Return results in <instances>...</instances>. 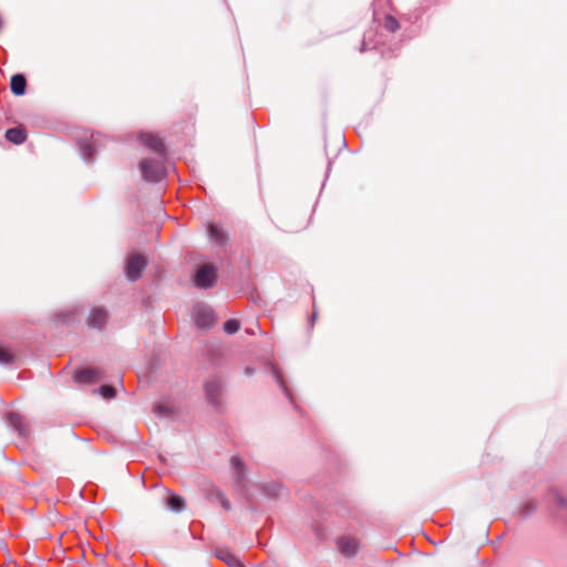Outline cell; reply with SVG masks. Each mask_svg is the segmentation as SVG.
I'll return each instance as SVG.
<instances>
[{"mask_svg":"<svg viewBox=\"0 0 567 567\" xmlns=\"http://www.w3.org/2000/svg\"><path fill=\"white\" fill-rule=\"evenodd\" d=\"M193 282L199 289H211L216 285L218 280V268L214 263L202 262L195 267L193 272Z\"/></svg>","mask_w":567,"mask_h":567,"instance_id":"obj_1","label":"cell"},{"mask_svg":"<svg viewBox=\"0 0 567 567\" xmlns=\"http://www.w3.org/2000/svg\"><path fill=\"white\" fill-rule=\"evenodd\" d=\"M139 169L142 177L150 183L162 182L167 175V170L164 162L154 158H145L141 160Z\"/></svg>","mask_w":567,"mask_h":567,"instance_id":"obj_2","label":"cell"},{"mask_svg":"<svg viewBox=\"0 0 567 567\" xmlns=\"http://www.w3.org/2000/svg\"><path fill=\"white\" fill-rule=\"evenodd\" d=\"M193 323L201 330H210L217 323V314L210 305L197 302L192 309Z\"/></svg>","mask_w":567,"mask_h":567,"instance_id":"obj_3","label":"cell"},{"mask_svg":"<svg viewBox=\"0 0 567 567\" xmlns=\"http://www.w3.org/2000/svg\"><path fill=\"white\" fill-rule=\"evenodd\" d=\"M147 263H149V260L143 252L134 250V252L128 254L124 264V274L126 278L131 281L139 280L145 272Z\"/></svg>","mask_w":567,"mask_h":567,"instance_id":"obj_4","label":"cell"},{"mask_svg":"<svg viewBox=\"0 0 567 567\" xmlns=\"http://www.w3.org/2000/svg\"><path fill=\"white\" fill-rule=\"evenodd\" d=\"M224 382L217 377H211L204 383V395L206 401L214 409H221L224 404Z\"/></svg>","mask_w":567,"mask_h":567,"instance_id":"obj_5","label":"cell"},{"mask_svg":"<svg viewBox=\"0 0 567 567\" xmlns=\"http://www.w3.org/2000/svg\"><path fill=\"white\" fill-rule=\"evenodd\" d=\"M105 376V372L98 366L86 365L81 366L73 373L75 382L80 384H94L99 382Z\"/></svg>","mask_w":567,"mask_h":567,"instance_id":"obj_6","label":"cell"},{"mask_svg":"<svg viewBox=\"0 0 567 567\" xmlns=\"http://www.w3.org/2000/svg\"><path fill=\"white\" fill-rule=\"evenodd\" d=\"M337 546L341 555L347 558H352L357 555L360 550V542L356 536L345 534L337 539Z\"/></svg>","mask_w":567,"mask_h":567,"instance_id":"obj_7","label":"cell"},{"mask_svg":"<svg viewBox=\"0 0 567 567\" xmlns=\"http://www.w3.org/2000/svg\"><path fill=\"white\" fill-rule=\"evenodd\" d=\"M109 318H110V315L106 307L95 306L90 312L87 323L91 328L102 330L108 325Z\"/></svg>","mask_w":567,"mask_h":567,"instance_id":"obj_8","label":"cell"},{"mask_svg":"<svg viewBox=\"0 0 567 567\" xmlns=\"http://www.w3.org/2000/svg\"><path fill=\"white\" fill-rule=\"evenodd\" d=\"M7 420L9 424L14 428L17 432L21 436H28L29 434V425L25 419L16 412H8L7 414Z\"/></svg>","mask_w":567,"mask_h":567,"instance_id":"obj_9","label":"cell"},{"mask_svg":"<svg viewBox=\"0 0 567 567\" xmlns=\"http://www.w3.org/2000/svg\"><path fill=\"white\" fill-rule=\"evenodd\" d=\"M208 233L209 236L212 238V241H214L218 245H225L229 240L227 231L221 225L215 223H210L208 225Z\"/></svg>","mask_w":567,"mask_h":567,"instance_id":"obj_10","label":"cell"},{"mask_svg":"<svg viewBox=\"0 0 567 567\" xmlns=\"http://www.w3.org/2000/svg\"><path fill=\"white\" fill-rule=\"evenodd\" d=\"M153 412L161 418H173L177 410L175 405L169 401H158L153 405Z\"/></svg>","mask_w":567,"mask_h":567,"instance_id":"obj_11","label":"cell"},{"mask_svg":"<svg viewBox=\"0 0 567 567\" xmlns=\"http://www.w3.org/2000/svg\"><path fill=\"white\" fill-rule=\"evenodd\" d=\"M141 140L147 147H150V149L153 150L154 152H158V153H161V154L165 153V146L163 144V141L161 140L159 137H157V135L151 134V133L142 134Z\"/></svg>","mask_w":567,"mask_h":567,"instance_id":"obj_12","label":"cell"},{"mask_svg":"<svg viewBox=\"0 0 567 567\" xmlns=\"http://www.w3.org/2000/svg\"><path fill=\"white\" fill-rule=\"evenodd\" d=\"M165 502V505L167 508H170L171 511L175 512V513H179L185 510L186 507V502L185 500L182 498V496H179L177 494H169L165 498L164 500Z\"/></svg>","mask_w":567,"mask_h":567,"instance_id":"obj_13","label":"cell"},{"mask_svg":"<svg viewBox=\"0 0 567 567\" xmlns=\"http://www.w3.org/2000/svg\"><path fill=\"white\" fill-rule=\"evenodd\" d=\"M230 465L238 480L244 481L246 479V465H245V462L243 461L242 457L237 455L233 456L230 460Z\"/></svg>","mask_w":567,"mask_h":567,"instance_id":"obj_14","label":"cell"},{"mask_svg":"<svg viewBox=\"0 0 567 567\" xmlns=\"http://www.w3.org/2000/svg\"><path fill=\"white\" fill-rule=\"evenodd\" d=\"M11 91L17 95H22L27 89V80L22 74H16L11 78Z\"/></svg>","mask_w":567,"mask_h":567,"instance_id":"obj_15","label":"cell"},{"mask_svg":"<svg viewBox=\"0 0 567 567\" xmlns=\"http://www.w3.org/2000/svg\"><path fill=\"white\" fill-rule=\"evenodd\" d=\"M6 138L14 144H22L25 139H27V132L20 127H14L7 131Z\"/></svg>","mask_w":567,"mask_h":567,"instance_id":"obj_16","label":"cell"},{"mask_svg":"<svg viewBox=\"0 0 567 567\" xmlns=\"http://www.w3.org/2000/svg\"><path fill=\"white\" fill-rule=\"evenodd\" d=\"M261 489L269 499H277L280 495V487L274 482L263 483L261 485Z\"/></svg>","mask_w":567,"mask_h":567,"instance_id":"obj_17","label":"cell"},{"mask_svg":"<svg viewBox=\"0 0 567 567\" xmlns=\"http://www.w3.org/2000/svg\"><path fill=\"white\" fill-rule=\"evenodd\" d=\"M99 394L103 399L111 400L118 396V389L111 383H105L100 386Z\"/></svg>","mask_w":567,"mask_h":567,"instance_id":"obj_18","label":"cell"},{"mask_svg":"<svg viewBox=\"0 0 567 567\" xmlns=\"http://www.w3.org/2000/svg\"><path fill=\"white\" fill-rule=\"evenodd\" d=\"M270 369H272V371H273V373H274V376L276 377V379H277V380H278V382H279V384H280V386H281L282 391H284V392H285V394H286V396H287V397H288L289 399H291V400H292V402H293V396H292V392H291V391H289L288 385L286 384V382H285V381H284V378H282V375H281L280 370H279L278 368H277V367H276L275 365H270Z\"/></svg>","mask_w":567,"mask_h":567,"instance_id":"obj_19","label":"cell"},{"mask_svg":"<svg viewBox=\"0 0 567 567\" xmlns=\"http://www.w3.org/2000/svg\"><path fill=\"white\" fill-rule=\"evenodd\" d=\"M16 359V354L11 349L4 345H0V363L12 364Z\"/></svg>","mask_w":567,"mask_h":567,"instance_id":"obj_20","label":"cell"},{"mask_svg":"<svg viewBox=\"0 0 567 567\" xmlns=\"http://www.w3.org/2000/svg\"><path fill=\"white\" fill-rule=\"evenodd\" d=\"M224 331L228 334H235L241 329V323L237 319H228L224 323Z\"/></svg>","mask_w":567,"mask_h":567,"instance_id":"obj_21","label":"cell"},{"mask_svg":"<svg viewBox=\"0 0 567 567\" xmlns=\"http://www.w3.org/2000/svg\"><path fill=\"white\" fill-rule=\"evenodd\" d=\"M221 557L224 558L225 560H226V562H227L231 567H246V566H245V565L241 562L240 559H238V558L235 557V556H233V555H231V554H229V553L226 552V551H224V552L221 554Z\"/></svg>","mask_w":567,"mask_h":567,"instance_id":"obj_22","label":"cell"},{"mask_svg":"<svg viewBox=\"0 0 567 567\" xmlns=\"http://www.w3.org/2000/svg\"><path fill=\"white\" fill-rule=\"evenodd\" d=\"M536 505H537V504H536V501H534V500L527 501L526 503H524L523 505H522L520 513H521L522 515H528V514H531V513L536 508Z\"/></svg>","mask_w":567,"mask_h":567,"instance_id":"obj_23","label":"cell"},{"mask_svg":"<svg viewBox=\"0 0 567 567\" xmlns=\"http://www.w3.org/2000/svg\"><path fill=\"white\" fill-rule=\"evenodd\" d=\"M215 496H216L217 501L220 502V504H221L224 508H226V510H229V508H230V503H229V501L227 500L226 496H225L221 491H218V489H215Z\"/></svg>","mask_w":567,"mask_h":567,"instance_id":"obj_24","label":"cell"},{"mask_svg":"<svg viewBox=\"0 0 567 567\" xmlns=\"http://www.w3.org/2000/svg\"><path fill=\"white\" fill-rule=\"evenodd\" d=\"M2 25H3V22H2V18H0V28H2Z\"/></svg>","mask_w":567,"mask_h":567,"instance_id":"obj_25","label":"cell"}]
</instances>
